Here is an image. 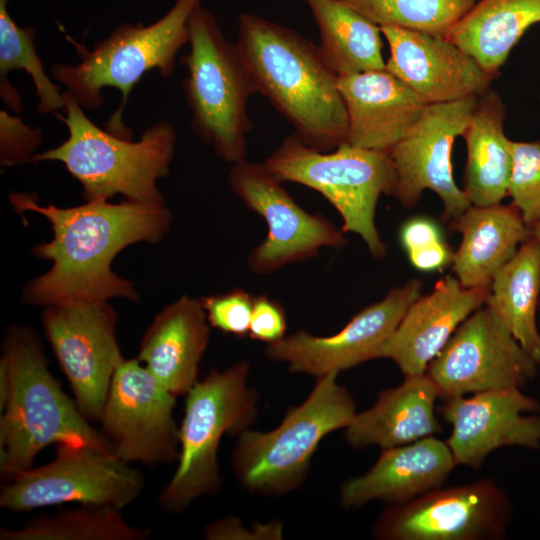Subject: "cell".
<instances>
[{"mask_svg": "<svg viewBox=\"0 0 540 540\" xmlns=\"http://www.w3.org/2000/svg\"><path fill=\"white\" fill-rule=\"evenodd\" d=\"M41 322L75 403L87 419L98 420L112 378L125 360L114 307L109 301L47 306Z\"/></svg>", "mask_w": 540, "mask_h": 540, "instance_id": "13", "label": "cell"}, {"mask_svg": "<svg viewBox=\"0 0 540 540\" xmlns=\"http://www.w3.org/2000/svg\"><path fill=\"white\" fill-rule=\"evenodd\" d=\"M254 297L241 288L200 298L211 327L238 338L248 336Z\"/></svg>", "mask_w": 540, "mask_h": 540, "instance_id": "34", "label": "cell"}, {"mask_svg": "<svg viewBox=\"0 0 540 540\" xmlns=\"http://www.w3.org/2000/svg\"><path fill=\"white\" fill-rule=\"evenodd\" d=\"M530 230H531V236L534 239H536L540 244V222L535 224L532 228H530ZM539 308H540V301H539Z\"/></svg>", "mask_w": 540, "mask_h": 540, "instance_id": "40", "label": "cell"}, {"mask_svg": "<svg viewBox=\"0 0 540 540\" xmlns=\"http://www.w3.org/2000/svg\"><path fill=\"white\" fill-rule=\"evenodd\" d=\"M450 227L462 237L452 264L456 278L465 287L489 286L517 247L531 237V230L512 203L470 205L451 220Z\"/></svg>", "mask_w": 540, "mask_h": 540, "instance_id": "25", "label": "cell"}, {"mask_svg": "<svg viewBox=\"0 0 540 540\" xmlns=\"http://www.w3.org/2000/svg\"><path fill=\"white\" fill-rule=\"evenodd\" d=\"M540 23V0H478L445 34L495 79L524 33Z\"/></svg>", "mask_w": 540, "mask_h": 540, "instance_id": "27", "label": "cell"}, {"mask_svg": "<svg viewBox=\"0 0 540 540\" xmlns=\"http://www.w3.org/2000/svg\"><path fill=\"white\" fill-rule=\"evenodd\" d=\"M235 42L257 93L293 127L294 136L319 151H331L348 137V116L339 76L319 46L294 29L244 12Z\"/></svg>", "mask_w": 540, "mask_h": 540, "instance_id": "2", "label": "cell"}, {"mask_svg": "<svg viewBox=\"0 0 540 540\" xmlns=\"http://www.w3.org/2000/svg\"><path fill=\"white\" fill-rule=\"evenodd\" d=\"M264 164L282 181L319 192L338 211L342 231L357 234L370 254L383 258L387 248L375 224L378 200L394 195L396 173L389 152L342 143L319 151L294 135L285 137Z\"/></svg>", "mask_w": 540, "mask_h": 540, "instance_id": "9", "label": "cell"}, {"mask_svg": "<svg viewBox=\"0 0 540 540\" xmlns=\"http://www.w3.org/2000/svg\"><path fill=\"white\" fill-rule=\"evenodd\" d=\"M320 34V51L339 76L385 69L381 29L339 0H304Z\"/></svg>", "mask_w": 540, "mask_h": 540, "instance_id": "29", "label": "cell"}, {"mask_svg": "<svg viewBox=\"0 0 540 540\" xmlns=\"http://www.w3.org/2000/svg\"><path fill=\"white\" fill-rule=\"evenodd\" d=\"M68 137L59 146L36 153L31 163L57 161L80 183L85 201L115 195L146 204H165L158 180L173 160L176 132L162 120L147 128L138 141L99 128L67 91L63 92Z\"/></svg>", "mask_w": 540, "mask_h": 540, "instance_id": "4", "label": "cell"}, {"mask_svg": "<svg viewBox=\"0 0 540 540\" xmlns=\"http://www.w3.org/2000/svg\"><path fill=\"white\" fill-rule=\"evenodd\" d=\"M249 373L245 360L222 371L211 369L186 394L178 465L159 495V504L166 511L181 512L221 487V439L249 429L258 415V393L248 385Z\"/></svg>", "mask_w": 540, "mask_h": 540, "instance_id": "7", "label": "cell"}, {"mask_svg": "<svg viewBox=\"0 0 540 540\" xmlns=\"http://www.w3.org/2000/svg\"><path fill=\"white\" fill-rule=\"evenodd\" d=\"M338 374L318 377L308 397L291 408L275 429H247L238 435L232 468L244 489L281 496L304 483L322 439L346 428L356 414L354 399L338 383Z\"/></svg>", "mask_w": 540, "mask_h": 540, "instance_id": "8", "label": "cell"}, {"mask_svg": "<svg viewBox=\"0 0 540 540\" xmlns=\"http://www.w3.org/2000/svg\"><path fill=\"white\" fill-rule=\"evenodd\" d=\"M11 207L45 217L52 237L32 249L51 267L31 279L21 292L22 303L47 307L115 298L139 301L134 284L112 269L114 258L139 242L158 243L169 231L173 215L165 204L125 199L119 203L90 200L73 207L41 205L36 194L12 192Z\"/></svg>", "mask_w": 540, "mask_h": 540, "instance_id": "1", "label": "cell"}, {"mask_svg": "<svg viewBox=\"0 0 540 540\" xmlns=\"http://www.w3.org/2000/svg\"><path fill=\"white\" fill-rule=\"evenodd\" d=\"M390 57L385 69L427 104L479 96L493 80L479 63L443 34L380 27Z\"/></svg>", "mask_w": 540, "mask_h": 540, "instance_id": "19", "label": "cell"}, {"mask_svg": "<svg viewBox=\"0 0 540 540\" xmlns=\"http://www.w3.org/2000/svg\"><path fill=\"white\" fill-rule=\"evenodd\" d=\"M489 291L490 285L465 287L450 276L439 280L409 306L377 358L391 359L404 377L426 373L459 325L485 304Z\"/></svg>", "mask_w": 540, "mask_h": 540, "instance_id": "20", "label": "cell"}, {"mask_svg": "<svg viewBox=\"0 0 540 540\" xmlns=\"http://www.w3.org/2000/svg\"><path fill=\"white\" fill-rule=\"evenodd\" d=\"M512 155L508 196L530 229L540 222V140H512Z\"/></svg>", "mask_w": 540, "mask_h": 540, "instance_id": "33", "label": "cell"}, {"mask_svg": "<svg viewBox=\"0 0 540 540\" xmlns=\"http://www.w3.org/2000/svg\"><path fill=\"white\" fill-rule=\"evenodd\" d=\"M511 514L507 496L491 480L437 488L389 505L373 535L382 540H489L505 535Z\"/></svg>", "mask_w": 540, "mask_h": 540, "instance_id": "15", "label": "cell"}, {"mask_svg": "<svg viewBox=\"0 0 540 540\" xmlns=\"http://www.w3.org/2000/svg\"><path fill=\"white\" fill-rule=\"evenodd\" d=\"M422 282L412 279L356 315L337 333L315 336L298 330L267 344L265 356L286 363L288 370L321 377L377 359L409 306L421 296Z\"/></svg>", "mask_w": 540, "mask_h": 540, "instance_id": "17", "label": "cell"}, {"mask_svg": "<svg viewBox=\"0 0 540 540\" xmlns=\"http://www.w3.org/2000/svg\"><path fill=\"white\" fill-rule=\"evenodd\" d=\"M442 239L435 222L427 218H413L406 221L400 230V242L407 254L426 249Z\"/></svg>", "mask_w": 540, "mask_h": 540, "instance_id": "38", "label": "cell"}, {"mask_svg": "<svg viewBox=\"0 0 540 540\" xmlns=\"http://www.w3.org/2000/svg\"><path fill=\"white\" fill-rule=\"evenodd\" d=\"M538 402L520 389L490 390L444 400L440 414L451 427L447 439L456 465L479 468L506 446L540 447Z\"/></svg>", "mask_w": 540, "mask_h": 540, "instance_id": "18", "label": "cell"}, {"mask_svg": "<svg viewBox=\"0 0 540 540\" xmlns=\"http://www.w3.org/2000/svg\"><path fill=\"white\" fill-rule=\"evenodd\" d=\"M456 463L446 443L433 436L383 449L372 468L347 480L340 492L344 507L372 500L404 504L441 487Z\"/></svg>", "mask_w": 540, "mask_h": 540, "instance_id": "22", "label": "cell"}, {"mask_svg": "<svg viewBox=\"0 0 540 540\" xmlns=\"http://www.w3.org/2000/svg\"><path fill=\"white\" fill-rule=\"evenodd\" d=\"M176 396L138 358L117 368L98 421L110 451L119 459L147 466L179 456V427L173 418Z\"/></svg>", "mask_w": 540, "mask_h": 540, "instance_id": "12", "label": "cell"}, {"mask_svg": "<svg viewBox=\"0 0 540 540\" xmlns=\"http://www.w3.org/2000/svg\"><path fill=\"white\" fill-rule=\"evenodd\" d=\"M210 327L200 299L183 295L155 315L137 358L176 397L187 394L198 381Z\"/></svg>", "mask_w": 540, "mask_h": 540, "instance_id": "23", "label": "cell"}, {"mask_svg": "<svg viewBox=\"0 0 540 540\" xmlns=\"http://www.w3.org/2000/svg\"><path fill=\"white\" fill-rule=\"evenodd\" d=\"M202 0H175L172 7L155 22L144 25L122 23L97 42L92 50L77 44L79 63H57L52 78L66 88L84 110L100 108L106 87L121 93V103L109 119L106 130L131 139L122 115L130 93L149 71L169 77L176 56L189 41V21Z\"/></svg>", "mask_w": 540, "mask_h": 540, "instance_id": "5", "label": "cell"}, {"mask_svg": "<svg viewBox=\"0 0 540 540\" xmlns=\"http://www.w3.org/2000/svg\"><path fill=\"white\" fill-rule=\"evenodd\" d=\"M10 0H0V96L14 113L23 110L22 98L11 85L8 75L23 70L31 77L38 97L37 110L42 114L64 111L63 92L52 82L35 50L33 27L17 25L8 10Z\"/></svg>", "mask_w": 540, "mask_h": 540, "instance_id": "31", "label": "cell"}, {"mask_svg": "<svg viewBox=\"0 0 540 540\" xmlns=\"http://www.w3.org/2000/svg\"><path fill=\"white\" fill-rule=\"evenodd\" d=\"M348 116L347 143L389 152L428 105L386 69L339 77Z\"/></svg>", "mask_w": 540, "mask_h": 540, "instance_id": "21", "label": "cell"}, {"mask_svg": "<svg viewBox=\"0 0 540 540\" xmlns=\"http://www.w3.org/2000/svg\"><path fill=\"white\" fill-rule=\"evenodd\" d=\"M439 397L426 373L405 376L399 386L381 391L372 407L355 414L345 439L356 448L377 445L383 450L440 433L434 412Z\"/></svg>", "mask_w": 540, "mask_h": 540, "instance_id": "24", "label": "cell"}, {"mask_svg": "<svg viewBox=\"0 0 540 540\" xmlns=\"http://www.w3.org/2000/svg\"><path fill=\"white\" fill-rule=\"evenodd\" d=\"M537 363L485 305L455 330L426 374L444 400L490 390L520 389Z\"/></svg>", "mask_w": 540, "mask_h": 540, "instance_id": "14", "label": "cell"}, {"mask_svg": "<svg viewBox=\"0 0 540 540\" xmlns=\"http://www.w3.org/2000/svg\"><path fill=\"white\" fill-rule=\"evenodd\" d=\"M283 526L279 521L268 523H256L251 530H244L239 519L225 517L208 524L203 532V537L208 540L228 539H282Z\"/></svg>", "mask_w": 540, "mask_h": 540, "instance_id": "37", "label": "cell"}, {"mask_svg": "<svg viewBox=\"0 0 540 540\" xmlns=\"http://www.w3.org/2000/svg\"><path fill=\"white\" fill-rule=\"evenodd\" d=\"M43 140L39 128H31L21 117L0 111V164L12 167L32 162Z\"/></svg>", "mask_w": 540, "mask_h": 540, "instance_id": "35", "label": "cell"}, {"mask_svg": "<svg viewBox=\"0 0 540 540\" xmlns=\"http://www.w3.org/2000/svg\"><path fill=\"white\" fill-rule=\"evenodd\" d=\"M144 476L108 450L60 444L55 458L21 472L1 487L0 507L21 513L68 503L119 510L142 493Z\"/></svg>", "mask_w": 540, "mask_h": 540, "instance_id": "10", "label": "cell"}, {"mask_svg": "<svg viewBox=\"0 0 540 540\" xmlns=\"http://www.w3.org/2000/svg\"><path fill=\"white\" fill-rule=\"evenodd\" d=\"M287 319L283 306L266 295L254 297L248 336L270 344L286 335Z\"/></svg>", "mask_w": 540, "mask_h": 540, "instance_id": "36", "label": "cell"}, {"mask_svg": "<svg viewBox=\"0 0 540 540\" xmlns=\"http://www.w3.org/2000/svg\"><path fill=\"white\" fill-rule=\"evenodd\" d=\"M121 510L107 505H79L19 528L2 527L0 540H146L150 528L131 525Z\"/></svg>", "mask_w": 540, "mask_h": 540, "instance_id": "30", "label": "cell"}, {"mask_svg": "<svg viewBox=\"0 0 540 540\" xmlns=\"http://www.w3.org/2000/svg\"><path fill=\"white\" fill-rule=\"evenodd\" d=\"M506 107L488 89L477 98L461 136L467 147L464 189L471 205L499 204L508 196L513 164L512 140L504 131Z\"/></svg>", "mask_w": 540, "mask_h": 540, "instance_id": "26", "label": "cell"}, {"mask_svg": "<svg viewBox=\"0 0 540 540\" xmlns=\"http://www.w3.org/2000/svg\"><path fill=\"white\" fill-rule=\"evenodd\" d=\"M188 45L183 89L193 132L226 163L246 160L248 102L257 91L236 43L225 37L214 13L200 5L189 21Z\"/></svg>", "mask_w": 540, "mask_h": 540, "instance_id": "6", "label": "cell"}, {"mask_svg": "<svg viewBox=\"0 0 540 540\" xmlns=\"http://www.w3.org/2000/svg\"><path fill=\"white\" fill-rule=\"evenodd\" d=\"M228 184L235 196L267 225L265 239L248 257L249 269L259 275L304 262L322 248L347 244L342 229L319 213L302 208L264 164L243 160L231 166Z\"/></svg>", "mask_w": 540, "mask_h": 540, "instance_id": "11", "label": "cell"}, {"mask_svg": "<svg viewBox=\"0 0 540 540\" xmlns=\"http://www.w3.org/2000/svg\"><path fill=\"white\" fill-rule=\"evenodd\" d=\"M379 27L445 35L478 0H339Z\"/></svg>", "mask_w": 540, "mask_h": 540, "instance_id": "32", "label": "cell"}, {"mask_svg": "<svg viewBox=\"0 0 540 540\" xmlns=\"http://www.w3.org/2000/svg\"><path fill=\"white\" fill-rule=\"evenodd\" d=\"M540 301V244L532 236L494 276L485 305L540 364V332L536 312Z\"/></svg>", "mask_w": 540, "mask_h": 540, "instance_id": "28", "label": "cell"}, {"mask_svg": "<svg viewBox=\"0 0 540 540\" xmlns=\"http://www.w3.org/2000/svg\"><path fill=\"white\" fill-rule=\"evenodd\" d=\"M0 471L12 479L34 466L51 444H88L110 451L51 374L37 332L6 329L0 357ZM111 452V451H110Z\"/></svg>", "mask_w": 540, "mask_h": 540, "instance_id": "3", "label": "cell"}, {"mask_svg": "<svg viewBox=\"0 0 540 540\" xmlns=\"http://www.w3.org/2000/svg\"><path fill=\"white\" fill-rule=\"evenodd\" d=\"M478 96L428 104L416 124L390 151L396 173L394 197L411 208L425 190L443 202V220L458 217L470 205L452 175L451 152L476 105Z\"/></svg>", "mask_w": 540, "mask_h": 540, "instance_id": "16", "label": "cell"}, {"mask_svg": "<svg viewBox=\"0 0 540 540\" xmlns=\"http://www.w3.org/2000/svg\"><path fill=\"white\" fill-rule=\"evenodd\" d=\"M412 265L421 271H436L441 270L449 262H452L453 253L449 246L441 240L436 244L408 254Z\"/></svg>", "mask_w": 540, "mask_h": 540, "instance_id": "39", "label": "cell"}]
</instances>
